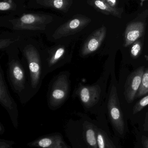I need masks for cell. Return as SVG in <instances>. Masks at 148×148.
I'll return each instance as SVG.
<instances>
[{
  "label": "cell",
  "mask_w": 148,
  "mask_h": 148,
  "mask_svg": "<svg viewBox=\"0 0 148 148\" xmlns=\"http://www.w3.org/2000/svg\"><path fill=\"white\" fill-rule=\"evenodd\" d=\"M58 17L44 13H27L15 16H4L1 18V26L13 32L36 35L45 32Z\"/></svg>",
  "instance_id": "6da1fadb"
},
{
  "label": "cell",
  "mask_w": 148,
  "mask_h": 148,
  "mask_svg": "<svg viewBox=\"0 0 148 148\" xmlns=\"http://www.w3.org/2000/svg\"><path fill=\"white\" fill-rule=\"evenodd\" d=\"M34 37L25 38L18 46L22 53V60L29 72L31 90L35 92L41 86L44 77L41 56L42 45L39 41L34 38Z\"/></svg>",
  "instance_id": "7a4b0ae2"
},
{
  "label": "cell",
  "mask_w": 148,
  "mask_h": 148,
  "mask_svg": "<svg viewBox=\"0 0 148 148\" xmlns=\"http://www.w3.org/2000/svg\"><path fill=\"white\" fill-rule=\"evenodd\" d=\"M78 37L66 38L41 50L43 77L71 61Z\"/></svg>",
  "instance_id": "3957f363"
},
{
  "label": "cell",
  "mask_w": 148,
  "mask_h": 148,
  "mask_svg": "<svg viewBox=\"0 0 148 148\" xmlns=\"http://www.w3.org/2000/svg\"><path fill=\"white\" fill-rule=\"evenodd\" d=\"M19 49L18 45L8 47L5 51L8 55L7 78L13 90L20 94L30 88V81L27 80L26 65L19 56Z\"/></svg>",
  "instance_id": "277c9868"
},
{
  "label": "cell",
  "mask_w": 148,
  "mask_h": 148,
  "mask_svg": "<svg viewBox=\"0 0 148 148\" xmlns=\"http://www.w3.org/2000/svg\"><path fill=\"white\" fill-rule=\"evenodd\" d=\"M70 73L60 72L51 81L48 91V104L52 108L60 106L66 100L71 91Z\"/></svg>",
  "instance_id": "5b68a950"
},
{
  "label": "cell",
  "mask_w": 148,
  "mask_h": 148,
  "mask_svg": "<svg viewBox=\"0 0 148 148\" xmlns=\"http://www.w3.org/2000/svg\"><path fill=\"white\" fill-rule=\"evenodd\" d=\"M89 17L82 14H77L69 21L60 26L52 34L55 40L63 39L72 37L81 32L91 22Z\"/></svg>",
  "instance_id": "8992f818"
},
{
  "label": "cell",
  "mask_w": 148,
  "mask_h": 148,
  "mask_svg": "<svg viewBox=\"0 0 148 148\" xmlns=\"http://www.w3.org/2000/svg\"><path fill=\"white\" fill-rule=\"evenodd\" d=\"M109 118L113 127L120 135L125 131V123L120 107L116 87L113 85L111 89L107 103Z\"/></svg>",
  "instance_id": "52a82bcc"
},
{
  "label": "cell",
  "mask_w": 148,
  "mask_h": 148,
  "mask_svg": "<svg viewBox=\"0 0 148 148\" xmlns=\"http://www.w3.org/2000/svg\"><path fill=\"white\" fill-rule=\"evenodd\" d=\"M101 89L99 84L85 85L78 84L74 94L79 98L84 107L90 109L97 104L100 99Z\"/></svg>",
  "instance_id": "ba28073f"
},
{
  "label": "cell",
  "mask_w": 148,
  "mask_h": 148,
  "mask_svg": "<svg viewBox=\"0 0 148 148\" xmlns=\"http://www.w3.org/2000/svg\"><path fill=\"white\" fill-rule=\"evenodd\" d=\"M107 29L105 26L92 32L85 40L79 51V56L85 58L97 51L106 37Z\"/></svg>",
  "instance_id": "9c48e42d"
},
{
  "label": "cell",
  "mask_w": 148,
  "mask_h": 148,
  "mask_svg": "<svg viewBox=\"0 0 148 148\" xmlns=\"http://www.w3.org/2000/svg\"><path fill=\"white\" fill-rule=\"evenodd\" d=\"M144 71V66H140L132 72L126 79L124 94L125 100L129 103H132L136 98Z\"/></svg>",
  "instance_id": "30bf717a"
},
{
  "label": "cell",
  "mask_w": 148,
  "mask_h": 148,
  "mask_svg": "<svg viewBox=\"0 0 148 148\" xmlns=\"http://www.w3.org/2000/svg\"><path fill=\"white\" fill-rule=\"evenodd\" d=\"M73 4L72 0H31L27 4V8L53 9L66 13Z\"/></svg>",
  "instance_id": "8fae6325"
},
{
  "label": "cell",
  "mask_w": 148,
  "mask_h": 148,
  "mask_svg": "<svg viewBox=\"0 0 148 148\" xmlns=\"http://www.w3.org/2000/svg\"><path fill=\"white\" fill-rule=\"evenodd\" d=\"M145 25L140 21L132 22L126 27L124 33L123 46L128 47L143 35Z\"/></svg>",
  "instance_id": "7c38bea8"
},
{
  "label": "cell",
  "mask_w": 148,
  "mask_h": 148,
  "mask_svg": "<svg viewBox=\"0 0 148 148\" xmlns=\"http://www.w3.org/2000/svg\"><path fill=\"white\" fill-rule=\"evenodd\" d=\"M0 102L9 112L17 111V105L9 93L1 66L0 67Z\"/></svg>",
  "instance_id": "4fadbf2b"
},
{
  "label": "cell",
  "mask_w": 148,
  "mask_h": 148,
  "mask_svg": "<svg viewBox=\"0 0 148 148\" xmlns=\"http://www.w3.org/2000/svg\"><path fill=\"white\" fill-rule=\"evenodd\" d=\"M35 36L30 34L17 32H1L0 35V50L1 51H5L8 47L14 45H18L25 38Z\"/></svg>",
  "instance_id": "5bb4252c"
},
{
  "label": "cell",
  "mask_w": 148,
  "mask_h": 148,
  "mask_svg": "<svg viewBox=\"0 0 148 148\" xmlns=\"http://www.w3.org/2000/svg\"><path fill=\"white\" fill-rule=\"evenodd\" d=\"M27 6L24 0H4L0 2V11L5 16H15L24 13Z\"/></svg>",
  "instance_id": "9a60e30c"
},
{
  "label": "cell",
  "mask_w": 148,
  "mask_h": 148,
  "mask_svg": "<svg viewBox=\"0 0 148 148\" xmlns=\"http://www.w3.org/2000/svg\"><path fill=\"white\" fill-rule=\"evenodd\" d=\"M29 145L34 147L41 148H69L62 137L59 135L42 138Z\"/></svg>",
  "instance_id": "2e32d148"
},
{
  "label": "cell",
  "mask_w": 148,
  "mask_h": 148,
  "mask_svg": "<svg viewBox=\"0 0 148 148\" xmlns=\"http://www.w3.org/2000/svg\"><path fill=\"white\" fill-rule=\"evenodd\" d=\"M87 3L97 12L103 14L111 15L119 18L122 17L123 9L111 7L107 4L106 0H89L87 1Z\"/></svg>",
  "instance_id": "e0dca14e"
},
{
  "label": "cell",
  "mask_w": 148,
  "mask_h": 148,
  "mask_svg": "<svg viewBox=\"0 0 148 148\" xmlns=\"http://www.w3.org/2000/svg\"><path fill=\"white\" fill-rule=\"evenodd\" d=\"M84 127L86 140L89 147L90 148H98L97 139V127L89 122L85 123Z\"/></svg>",
  "instance_id": "ac0fdd59"
},
{
  "label": "cell",
  "mask_w": 148,
  "mask_h": 148,
  "mask_svg": "<svg viewBox=\"0 0 148 148\" xmlns=\"http://www.w3.org/2000/svg\"><path fill=\"white\" fill-rule=\"evenodd\" d=\"M97 139L98 148H116L114 143L107 133L99 128L97 132Z\"/></svg>",
  "instance_id": "d6986e66"
},
{
  "label": "cell",
  "mask_w": 148,
  "mask_h": 148,
  "mask_svg": "<svg viewBox=\"0 0 148 148\" xmlns=\"http://www.w3.org/2000/svg\"><path fill=\"white\" fill-rule=\"evenodd\" d=\"M148 93V68L145 71L142 77L140 88L136 98L143 97Z\"/></svg>",
  "instance_id": "ffe728a7"
},
{
  "label": "cell",
  "mask_w": 148,
  "mask_h": 148,
  "mask_svg": "<svg viewBox=\"0 0 148 148\" xmlns=\"http://www.w3.org/2000/svg\"><path fill=\"white\" fill-rule=\"evenodd\" d=\"M148 105V94L136 103L132 109V114H137Z\"/></svg>",
  "instance_id": "44dd1931"
},
{
  "label": "cell",
  "mask_w": 148,
  "mask_h": 148,
  "mask_svg": "<svg viewBox=\"0 0 148 148\" xmlns=\"http://www.w3.org/2000/svg\"><path fill=\"white\" fill-rule=\"evenodd\" d=\"M142 49V42L141 40H138L131 45L130 51L131 57L133 58H138L141 54Z\"/></svg>",
  "instance_id": "7402d4cb"
},
{
  "label": "cell",
  "mask_w": 148,
  "mask_h": 148,
  "mask_svg": "<svg viewBox=\"0 0 148 148\" xmlns=\"http://www.w3.org/2000/svg\"><path fill=\"white\" fill-rule=\"evenodd\" d=\"M107 4L113 8H117L118 1L117 0H106Z\"/></svg>",
  "instance_id": "603a6c76"
},
{
  "label": "cell",
  "mask_w": 148,
  "mask_h": 148,
  "mask_svg": "<svg viewBox=\"0 0 148 148\" xmlns=\"http://www.w3.org/2000/svg\"><path fill=\"white\" fill-rule=\"evenodd\" d=\"M142 143L144 148H148V137L143 136L142 137Z\"/></svg>",
  "instance_id": "cb8c5ba5"
},
{
  "label": "cell",
  "mask_w": 148,
  "mask_h": 148,
  "mask_svg": "<svg viewBox=\"0 0 148 148\" xmlns=\"http://www.w3.org/2000/svg\"><path fill=\"white\" fill-rule=\"evenodd\" d=\"M144 130L145 131L148 132V111L145 116V119L144 124Z\"/></svg>",
  "instance_id": "d4e9b609"
}]
</instances>
